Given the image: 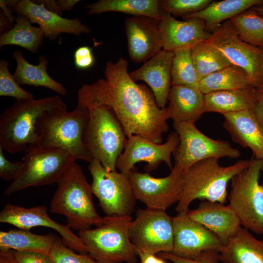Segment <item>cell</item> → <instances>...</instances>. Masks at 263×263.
Masks as SVG:
<instances>
[{
    "label": "cell",
    "mask_w": 263,
    "mask_h": 263,
    "mask_svg": "<svg viewBox=\"0 0 263 263\" xmlns=\"http://www.w3.org/2000/svg\"><path fill=\"white\" fill-rule=\"evenodd\" d=\"M128 61L120 57L107 62L104 78L84 84L77 91L78 103L85 106L109 107L121 125L127 138L140 135L161 144L169 129L167 107L160 108L151 90L130 76Z\"/></svg>",
    "instance_id": "obj_1"
},
{
    "label": "cell",
    "mask_w": 263,
    "mask_h": 263,
    "mask_svg": "<svg viewBox=\"0 0 263 263\" xmlns=\"http://www.w3.org/2000/svg\"><path fill=\"white\" fill-rule=\"evenodd\" d=\"M51 201L50 211L65 217L67 225L78 231L98 226L105 217L96 212L91 184L81 166L74 162L59 178Z\"/></svg>",
    "instance_id": "obj_2"
},
{
    "label": "cell",
    "mask_w": 263,
    "mask_h": 263,
    "mask_svg": "<svg viewBox=\"0 0 263 263\" xmlns=\"http://www.w3.org/2000/svg\"><path fill=\"white\" fill-rule=\"evenodd\" d=\"M218 158L211 157L193 164L183 175V185L175 208L177 213H188L196 199L224 204L227 201L228 183L246 169L250 160H240L223 167Z\"/></svg>",
    "instance_id": "obj_3"
},
{
    "label": "cell",
    "mask_w": 263,
    "mask_h": 263,
    "mask_svg": "<svg viewBox=\"0 0 263 263\" xmlns=\"http://www.w3.org/2000/svg\"><path fill=\"white\" fill-rule=\"evenodd\" d=\"M66 105L58 95L38 99H16L0 116V145L7 152L25 151L37 145L36 124L45 113Z\"/></svg>",
    "instance_id": "obj_4"
},
{
    "label": "cell",
    "mask_w": 263,
    "mask_h": 263,
    "mask_svg": "<svg viewBox=\"0 0 263 263\" xmlns=\"http://www.w3.org/2000/svg\"><path fill=\"white\" fill-rule=\"evenodd\" d=\"M67 108L45 113L36 124L37 145L64 150L76 160L89 163L93 160L83 143L89 116L88 108L80 103L72 111Z\"/></svg>",
    "instance_id": "obj_5"
},
{
    "label": "cell",
    "mask_w": 263,
    "mask_h": 263,
    "mask_svg": "<svg viewBox=\"0 0 263 263\" xmlns=\"http://www.w3.org/2000/svg\"><path fill=\"white\" fill-rule=\"evenodd\" d=\"M86 106L89 116L83 134L84 146L92 159L99 161L107 171H115L127 139L122 127L107 106Z\"/></svg>",
    "instance_id": "obj_6"
},
{
    "label": "cell",
    "mask_w": 263,
    "mask_h": 263,
    "mask_svg": "<svg viewBox=\"0 0 263 263\" xmlns=\"http://www.w3.org/2000/svg\"><path fill=\"white\" fill-rule=\"evenodd\" d=\"M131 216H105L93 229L78 231L88 253L97 263H137V254L129 234Z\"/></svg>",
    "instance_id": "obj_7"
},
{
    "label": "cell",
    "mask_w": 263,
    "mask_h": 263,
    "mask_svg": "<svg viewBox=\"0 0 263 263\" xmlns=\"http://www.w3.org/2000/svg\"><path fill=\"white\" fill-rule=\"evenodd\" d=\"M21 160L23 163L22 171L7 188L6 195L30 187L56 183L76 160L60 148L32 145L25 150Z\"/></svg>",
    "instance_id": "obj_8"
},
{
    "label": "cell",
    "mask_w": 263,
    "mask_h": 263,
    "mask_svg": "<svg viewBox=\"0 0 263 263\" xmlns=\"http://www.w3.org/2000/svg\"><path fill=\"white\" fill-rule=\"evenodd\" d=\"M263 160L250 159L248 167L231 180L229 205L238 216L241 226L257 234H263Z\"/></svg>",
    "instance_id": "obj_9"
},
{
    "label": "cell",
    "mask_w": 263,
    "mask_h": 263,
    "mask_svg": "<svg viewBox=\"0 0 263 263\" xmlns=\"http://www.w3.org/2000/svg\"><path fill=\"white\" fill-rule=\"evenodd\" d=\"M92 190L103 211L108 216H131L136 199L128 174L108 171L96 159L89 163Z\"/></svg>",
    "instance_id": "obj_10"
},
{
    "label": "cell",
    "mask_w": 263,
    "mask_h": 263,
    "mask_svg": "<svg viewBox=\"0 0 263 263\" xmlns=\"http://www.w3.org/2000/svg\"><path fill=\"white\" fill-rule=\"evenodd\" d=\"M173 128L179 137V144L173 153V167L183 175L194 164L214 157L237 158L241 155L238 149L229 142L215 140L201 132L194 124L173 122Z\"/></svg>",
    "instance_id": "obj_11"
},
{
    "label": "cell",
    "mask_w": 263,
    "mask_h": 263,
    "mask_svg": "<svg viewBox=\"0 0 263 263\" xmlns=\"http://www.w3.org/2000/svg\"><path fill=\"white\" fill-rule=\"evenodd\" d=\"M129 234L136 252H171L174 242L173 217L165 210L138 209L135 219L129 225Z\"/></svg>",
    "instance_id": "obj_12"
},
{
    "label": "cell",
    "mask_w": 263,
    "mask_h": 263,
    "mask_svg": "<svg viewBox=\"0 0 263 263\" xmlns=\"http://www.w3.org/2000/svg\"><path fill=\"white\" fill-rule=\"evenodd\" d=\"M248 75L255 87L263 84V48L242 40L230 22L225 21L205 40Z\"/></svg>",
    "instance_id": "obj_13"
},
{
    "label": "cell",
    "mask_w": 263,
    "mask_h": 263,
    "mask_svg": "<svg viewBox=\"0 0 263 263\" xmlns=\"http://www.w3.org/2000/svg\"><path fill=\"white\" fill-rule=\"evenodd\" d=\"M128 175L136 200L147 207L166 211L178 203L183 188V174L175 168L168 176L162 178L135 170Z\"/></svg>",
    "instance_id": "obj_14"
},
{
    "label": "cell",
    "mask_w": 263,
    "mask_h": 263,
    "mask_svg": "<svg viewBox=\"0 0 263 263\" xmlns=\"http://www.w3.org/2000/svg\"><path fill=\"white\" fill-rule=\"evenodd\" d=\"M179 144L176 132L170 133L163 144L155 143L140 135H133L127 138L123 152L117 159L116 168L120 172L128 174L135 169V165L143 161L147 163L144 169L147 172L155 170L164 162L171 170V160Z\"/></svg>",
    "instance_id": "obj_15"
},
{
    "label": "cell",
    "mask_w": 263,
    "mask_h": 263,
    "mask_svg": "<svg viewBox=\"0 0 263 263\" xmlns=\"http://www.w3.org/2000/svg\"><path fill=\"white\" fill-rule=\"evenodd\" d=\"M0 222L24 229L30 230L36 226L52 228L61 236L67 246L78 253L88 254L85 245L78 235L67 225L53 220L48 215L45 206L26 208L8 203L0 212Z\"/></svg>",
    "instance_id": "obj_16"
},
{
    "label": "cell",
    "mask_w": 263,
    "mask_h": 263,
    "mask_svg": "<svg viewBox=\"0 0 263 263\" xmlns=\"http://www.w3.org/2000/svg\"><path fill=\"white\" fill-rule=\"evenodd\" d=\"M174 242L171 253L180 257L194 259L205 251L221 250L223 244L212 232L188 217L177 213L173 217Z\"/></svg>",
    "instance_id": "obj_17"
},
{
    "label": "cell",
    "mask_w": 263,
    "mask_h": 263,
    "mask_svg": "<svg viewBox=\"0 0 263 263\" xmlns=\"http://www.w3.org/2000/svg\"><path fill=\"white\" fill-rule=\"evenodd\" d=\"M160 20L145 16H132L125 22L128 51L136 63L147 61L163 49Z\"/></svg>",
    "instance_id": "obj_18"
},
{
    "label": "cell",
    "mask_w": 263,
    "mask_h": 263,
    "mask_svg": "<svg viewBox=\"0 0 263 263\" xmlns=\"http://www.w3.org/2000/svg\"><path fill=\"white\" fill-rule=\"evenodd\" d=\"M13 12L26 17L32 23H37L43 32L44 38L50 41L56 40L61 33L76 36L88 34L90 28L83 24L79 19L64 18L48 9L42 4L33 0H21L13 8Z\"/></svg>",
    "instance_id": "obj_19"
},
{
    "label": "cell",
    "mask_w": 263,
    "mask_h": 263,
    "mask_svg": "<svg viewBox=\"0 0 263 263\" xmlns=\"http://www.w3.org/2000/svg\"><path fill=\"white\" fill-rule=\"evenodd\" d=\"M161 13L160 29L164 50L174 52L178 49L191 47L207 40L211 34L202 19L194 18L181 21L169 13Z\"/></svg>",
    "instance_id": "obj_20"
},
{
    "label": "cell",
    "mask_w": 263,
    "mask_h": 263,
    "mask_svg": "<svg viewBox=\"0 0 263 263\" xmlns=\"http://www.w3.org/2000/svg\"><path fill=\"white\" fill-rule=\"evenodd\" d=\"M188 215L214 234L223 245L242 226L234 210L229 205L202 200L197 208L189 210Z\"/></svg>",
    "instance_id": "obj_21"
},
{
    "label": "cell",
    "mask_w": 263,
    "mask_h": 263,
    "mask_svg": "<svg viewBox=\"0 0 263 263\" xmlns=\"http://www.w3.org/2000/svg\"><path fill=\"white\" fill-rule=\"evenodd\" d=\"M174 52L162 49L137 69L129 73L134 81L147 83L158 106L166 108L171 84V70Z\"/></svg>",
    "instance_id": "obj_22"
},
{
    "label": "cell",
    "mask_w": 263,
    "mask_h": 263,
    "mask_svg": "<svg viewBox=\"0 0 263 263\" xmlns=\"http://www.w3.org/2000/svg\"><path fill=\"white\" fill-rule=\"evenodd\" d=\"M224 128L232 139L249 148L254 158L263 160V125L254 110L223 114Z\"/></svg>",
    "instance_id": "obj_23"
},
{
    "label": "cell",
    "mask_w": 263,
    "mask_h": 263,
    "mask_svg": "<svg viewBox=\"0 0 263 263\" xmlns=\"http://www.w3.org/2000/svg\"><path fill=\"white\" fill-rule=\"evenodd\" d=\"M168 102L170 118L173 122L194 124L205 113V94L199 89L172 86Z\"/></svg>",
    "instance_id": "obj_24"
},
{
    "label": "cell",
    "mask_w": 263,
    "mask_h": 263,
    "mask_svg": "<svg viewBox=\"0 0 263 263\" xmlns=\"http://www.w3.org/2000/svg\"><path fill=\"white\" fill-rule=\"evenodd\" d=\"M222 263H263V239L242 226L220 251Z\"/></svg>",
    "instance_id": "obj_25"
},
{
    "label": "cell",
    "mask_w": 263,
    "mask_h": 263,
    "mask_svg": "<svg viewBox=\"0 0 263 263\" xmlns=\"http://www.w3.org/2000/svg\"><path fill=\"white\" fill-rule=\"evenodd\" d=\"M256 101V87L211 92L205 94V113L225 114L254 110Z\"/></svg>",
    "instance_id": "obj_26"
},
{
    "label": "cell",
    "mask_w": 263,
    "mask_h": 263,
    "mask_svg": "<svg viewBox=\"0 0 263 263\" xmlns=\"http://www.w3.org/2000/svg\"><path fill=\"white\" fill-rule=\"evenodd\" d=\"M13 58L16 62V68L13 77L19 85L42 86L50 89L58 94L65 95L67 90L61 83L52 78L47 72L48 60L44 56H39L37 65L28 62L23 57L22 52L16 50Z\"/></svg>",
    "instance_id": "obj_27"
},
{
    "label": "cell",
    "mask_w": 263,
    "mask_h": 263,
    "mask_svg": "<svg viewBox=\"0 0 263 263\" xmlns=\"http://www.w3.org/2000/svg\"><path fill=\"white\" fill-rule=\"evenodd\" d=\"M263 3V0H224L212 1L203 10L183 17L185 20L191 18L203 19L207 30L213 31L222 23L253 7Z\"/></svg>",
    "instance_id": "obj_28"
},
{
    "label": "cell",
    "mask_w": 263,
    "mask_h": 263,
    "mask_svg": "<svg viewBox=\"0 0 263 263\" xmlns=\"http://www.w3.org/2000/svg\"><path fill=\"white\" fill-rule=\"evenodd\" d=\"M57 236L38 235L29 229H13L0 231V249L29 251L50 254Z\"/></svg>",
    "instance_id": "obj_29"
},
{
    "label": "cell",
    "mask_w": 263,
    "mask_h": 263,
    "mask_svg": "<svg viewBox=\"0 0 263 263\" xmlns=\"http://www.w3.org/2000/svg\"><path fill=\"white\" fill-rule=\"evenodd\" d=\"M88 15L118 12L132 16H145L160 20L159 0H99L87 5Z\"/></svg>",
    "instance_id": "obj_30"
},
{
    "label": "cell",
    "mask_w": 263,
    "mask_h": 263,
    "mask_svg": "<svg viewBox=\"0 0 263 263\" xmlns=\"http://www.w3.org/2000/svg\"><path fill=\"white\" fill-rule=\"evenodd\" d=\"M15 21V25L10 30L0 35V48L6 45H17L37 53L44 38L42 30L33 26L29 19L23 15H18Z\"/></svg>",
    "instance_id": "obj_31"
},
{
    "label": "cell",
    "mask_w": 263,
    "mask_h": 263,
    "mask_svg": "<svg viewBox=\"0 0 263 263\" xmlns=\"http://www.w3.org/2000/svg\"><path fill=\"white\" fill-rule=\"evenodd\" d=\"M250 86L252 85L247 74L234 65L215 71L199 81L200 90L204 94L216 91L243 89Z\"/></svg>",
    "instance_id": "obj_32"
},
{
    "label": "cell",
    "mask_w": 263,
    "mask_h": 263,
    "mask_svg": "<svg viewBox=\"0 0 263 263\" xmlns=\"http://www.w3.org/2000/svg\"><path fill=\"white\" fill-rule=\"evenodd\" d=\"M190 50L199 81L207 75L232 65L221 51L205 41L193 45Z\"/></svg>",
    "instance_id": "obj_33"
},
{
    "label": "cell",
    "mask_w": 263,
    "mask_h": 263,
    "mask_svg": "<svg viewBox=\"0 0 263 263\" xmlns=\"http://www.w3.org/2000/svg\"><path fill=\"white\" fill-rule=\"evenodd\" d=\"M240 38L263 48V18L252 8L230 19Z\"/></svg>",
    "instance_id": "obj_34"
},
{
    "label": "cell",
    "mask_w": 263,
    "mask_h": 263,
    "mask_svg": "<svg viewBox=\"0 0 263 263\" xmlns=\"http://www.w3.org/2000/svg\"><path fill=\"white\" fill-rule=\"evenodd\" d=\"M172 59L171 84L199 89V80L192 61L190 47L174 51Z\"/></svg>",
    "instance_id": "obj_35"
},
{
    "label": "cell",
    "mask_w": 263,
    "mask_h": 263,
    "mask_svg": "<svg viewBox=\"0 0 263 263\" xmlns=\"http://www.w3.org/2000/svg\"><path fill=\"white\" fill-rule=\"evenodd\" d=\"M7 60H0V96L15 97L16 99H32V93L22 89L16 82L8 69Z\"/></svg>",
    "instance_id": "obj_36"
},
{
    "label": "cell",
    "mask_w": 263,
    "mask_h": 263,
    "mask_svg": "<svg viewBox=\"0 0 263 263\" xmlns=\"http://www.w3.org/2000/svg\"><path fill=\"white\" fill-rule=\"evenodd\" d=\"M211 0H159L160 11L183 18L198 12L205 8Z\"/></svg>",
    "instance_id": "obj_37"
},
{
    "label": "cell",
    "mask_w": 263,
    "mask_h": 263,
    "mask_svg": "<svg viewBox=\"0 0 263 263\" xmlns=\"http://www.w3.org/2000/svg\"><path fill=\"white\" fill-rule=\"evenodd\" d=\"M54 263H97L89 254L75 253L57 237L50 253Z\"/></svg>",
    "instance_id": "obj_38"
},
{
    "label": "cell",
    "mask_w": 263,
    "mask_h": 263,
    "mask_svg": "<svg viewBox=\"0 0 263 263\" xmlns=\"http://www.w3.org/2000/svg\"><path fill=\"white\" fill-rule=\"evenodd\" d=\"M158 254L159 257L173 263H219L220 262V252L215 250L205 251L194 259L180 257L171 252H164Z\"/></svg>",
    "instance_id": "obj_39"
},
{
    "label": "cell",
    "mask_w": 263,
    "mask_h": 263,
    "mask_svg": "<svg viewBox=\"0 0 263 263\" xmlns=\"http://www.w3.org/2000/svg\"><path fill=\"white\" fill-rule=\"evenodd\" d=\"M0 145V177L5 181L15 180L20 175L23 168L22 161H9L4 156Z\"/></svg>",
    "instance_id": "obj_40"
},
{
    "label": "cell",
    "mask_w": 263,
    "mask_h": 263,
    "mask_svg": "<svg viewBox=\"0 0 263 263\" xmlns=\"http://www.w3.org/2000/svg\"><path fill=\"white\" fill-rule=\"evenodd\" d=\"M10 250L16 263H54L50 254L36 251Z\"/></svg>",
    "instance_id": "obj_41"
},
{
    "label": "cell",
    "mask_w": 263,
    "mask_h": 263,
    "mask_svg": "<svg viewBox=\"0 0 263 263\" xmlns=\"http://www.w3.org/2000/svg\"><path fill=\"white\" fill-rule=\"evenodd\" d=\"M74 60L75 67L79 70L91 68L95 61L92 48L88 46L78 47L74 53Z\"/></svg>",
    "instance_id": "obj_42"
},
{
    "label": "cell",
    "mask_w": 263,
    "mask_h": 263,
    "mask_svg": "<svg viewBox=\"0 0 263 263\" xmlns=\"http://www.w3.org/2000/svg\"><path fill=\"white\" fill-rule=\"evenodd\" d=\"M256 101L254 110L257 117L263 125V84L256 87Z\"/></svg>",
    "instance_id": "obj_43"
},
{
    "label": "cell",
    "mask_w": 263,
    "mask_h": 263,
    "mask_svg": "<svg viewBox=\"0 0 263 263\" xmlns=\"http://www.w3.org/2000/svg\"><path fill=\"white\" fill-rule=\"evenodd\" d=\"M137 254L140 258V263H168L166 260L154 254L141 251H137Z\"/></svg>",
    "instance_id": "obj_44"
},
{
    "label": "cell",
    "mask_w": 263,
    "mask_h": 263,
    "mask_svg": "<svg viewBox=\"0 0 263 263\" xmlns=\"http://www.w3.org/2000/svg\"><path fill=\"white\" fill-rule=\"evenodd\" d=\"M79 0H57L56 4L60 9V11H69L78 2Z\"/></svg>",
    "instance_id": "obj_45"
},
{
    "label": "cell",
    "mask_w": 263,
    "mask_h": 263,
    "mask_svg": "<svg viewBox=\"0 0 263 263\" xmlns=\"http://www.w3.org/2000/svg\"><path fill=\"white\" fill-rule=\"evenodd\" d=\"M0 263H16L10 250L0 249Z\"/></svg>",
    "instance_id": "obj_46"
},
{
    "label": "cell",
    "mask_w": 263,
    "mask_h": 263,
    "mask_svg": "<svg viewBox=\"0 0 263 263\" xmlns=\"http://www.w3.org/2000/svg\"><path fill=\"white\" fill-rule=\"evenodd\" d=\"M261 17L263 18V3L257 5L252 8Z\"/></svg>",
    "instance_id": "obj_47"
}]
</instances>
